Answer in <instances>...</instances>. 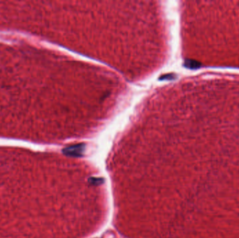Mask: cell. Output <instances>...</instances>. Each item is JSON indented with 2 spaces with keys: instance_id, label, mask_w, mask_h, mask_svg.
<instances>
[{
  "instance_id": "6da1fadb",
  "label": "cell",
  "mask_w": 239,
  "mask_h": 238,
  "mask_svg": "<svg viewBox=\"0 0 239 238\" xmlns=\"http://www.w3.org/2000/svg\"><path fill=\"white\" fill-rule=\"evenodd\" d=\"M186 66L189 68H196L201 66V63L197 61H194V60H189L186 62Z\"/></svg>"
}]
</instances>
